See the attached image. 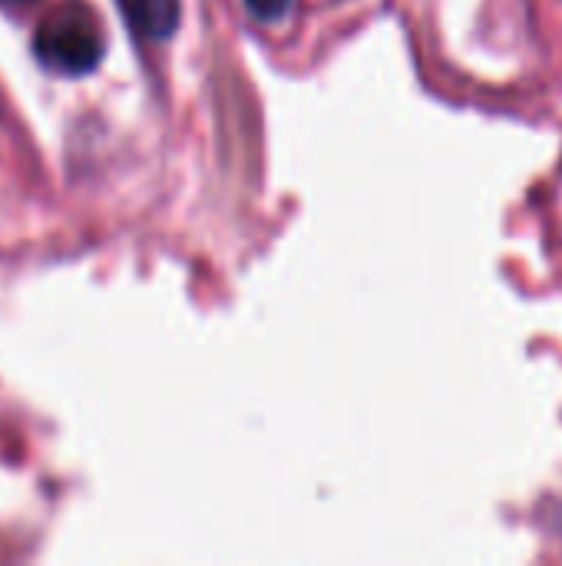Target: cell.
<instances>
[{
  "mask_svg": "<svg viewBox=\"0 0 562 566\" xmlns=\"http://www.w3.org/2000/svg\"><path fill=\"white\" fill-rule=\"evenodd\" d=\"M33 50L46 70H56L63 76L89 73L106 53L103 23L93 13V7L70 0L43 17L33 36Z\"/></svg>",
  "mask_w": 562,
  "mask_h": 566,
  "instance_id": "obj_1",
  "label": "cell"
},
{
  "mask_svg": "<svg viewBox=\"0 0 562 566\" xmlns=\"http://www.w3.org/2000/svg\"><path fill=\"white\" fill-rule=\"evenodd\" d=\"M132 33L146 40H166L179 27V0H119Z\"/></svg>",
  "mask_w": 562,
  "mask_h": 566,
  "instance_id": "obj_2",
  "label": "cell"
},
{
  "mask_svg": "<svg viewBox=\"0 0 562 566\" xmlns=\"http://www.w3.org/2000/svg\"><path fill=\"white\" fill-rule=\"evenodd\" d=\"M245 7H248V13L255 17V20H282L288 10H291V0H245Z\"/></svg>",
  "mask_w": 562,
  "mask_h": 566,
  "instance_id": "obj_3",
  "label": "cell"
},
{
  "mask_svg": "<svg viewBox=\"0 0 562 566\" xmlns=\"http://www.w3.org/2000/svg\"><path fill=\"white\" fill-rule=\"evenodd\" d=\"M3 3H13V7H20V3H30V0H3Z\"/></svg>",
  "mask_w": 562,
  "mask_h": 566,
  "instance_id": "obj_4",
  "label": "cell"
}]
</instances>
